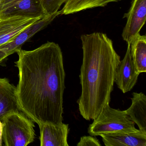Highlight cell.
<instances>
[{
  "label": "cell",
  "mask_w": 146,
  "mask_h": 146,
  "mask_svg": "<svg viewBox=\"0 0 146 146\" xmlns=\"http://www.w3.org/2000/svg\"><path fill=\"white\" fill-rule=\"evenodd\" d=\"M17 53L21 111L38 125L63 123L66 73L60 47L47 42L34 50L21 48Z\"/></svg>",
  "instance_id": "obj_1"
},
{
  "label": "cell",
  "mask_w": 146,
  "mask_h": 146,
  "mask_svg": "<svg viewBox=\"0 0 146 146\" xmlns=\"http://www.w3.org/2000/svg\"><path fill=\"white\" fill-rule=\"evenodd\" d=\"M81 40L83 60L79 78L82 93L77 102L82 117L87 120H94L110 103L120 57L106 34L83 35Z\"/></svg>",
  "instance_id": "obj_2"
},
{
  "label": "cell",
  "mask_w": 146,
  "mask_h": 146,
  "mask_svg": "<svg viewBox=\"0 0 146 146\" xmlns=\"http://www.w3.org/2000/svg\"><path fill=\"white\" fill-rule=\"evenodd\" d=\"M1 120L5 146H26L34 141L35 136L34 121L24 113H11Z\"/></svg>",
  "instance_id": "obj_3"
},
{
  "label": "cell",
  "mask_w": 146,
  "mask_h": 146,
  "mask_svg": "<svg viewBox=\"0 0 146 146\" xmlns=\"http://www.w3.org/2000/svg\"><path fill=\"white\" fill-rule=\"evenodd\" d=\"M108 103L88 128V133L96 137L102 134L135 129V123L127 113L110 107Z\"/></svg>",
  "instance_id": "obj_4"
},
{
  "label": "cell",
  "mask_w": 146,
  "mask_h": 146,
  "mask_svg": "<svg viewBox=\"0 0 146 146\" xmlns=\"http://www.w3.org/2000/svg\"><path fill=\"white\" fill-rule=\"evenodd\" d=\"M60 15V12L58 11L51 16L38 20L13 39L0 46V64L8 56L17 53L29 39L48 26Z\"/></svg>",
  "instance_id": "obj_5"
},
{
  "label": "cell",
  "mask_w": 146,
  "mask_h": 146,
  "mask_svg": "<svg viewBox=\"0 0 146 146\" xmlns=\"http://www.w3.org/2000/svg\"><path fill=\"white\" fill-rule=\"evenodd\" d=\"M123 18L127 22L122 34L123 40L130 43L144 25L146 19V0H133L127 13L124 14Z\"/></svg>",
  "instance_id": "obj_6"
},
{
  "label": "cell",
  "mask_w": 146,
  "mask_h": 146,
  "mask_svg": "<svg viewBox=\"0 0 146 146\" xmlns=\"http://www.w3.org/2000/svg\"><path fill=\"white\" fill-rule=\"evenodd\" d=\"M42 19L46 17L39 0H4L0 17Z\"/></svg>",
  "instance_id": "obj_7"
},
{
  "label": "cell",
  "mask_w": 146,
  "mask_h": 146,
  "mask_svg": "<svg viewBox=\"0 0 146 146\" xmlns=\"http://www.w3.org/2000/svg\"><path fill=\"white\" fill-rule=\"evenodd\" d=\"M126 53L120 60L115 75L114 83L124 94L130 91L137 82L139 73L132 62L130 52V43H127Z\"/></svg>",
  "instance_id": "obj_8"
},
{
  "label": "cell",
  "mask_w": 146,
  "mask_h": 146,
  "mask_svg": "<svg viewBox=\"0 0 146 146\" xmlns=\"http://www.w3.org/2000/svg\"><path fill=\"white\" fill-rule=\"evenodd\" d=\"M106 146H146V133L136 128L102 134Z\"/></svg>",
  "instance_id": "obj_9"
},
{
  "label": "cell",
  "mask_w": 146,
  "mask_h": 146,
  "mask_svg": "<svg viewBox=\"0 0 146 146\" xmlns=\"http://www.w3.org/2000/svg\"><path fill=\"white\" fill-rule=\"evenodd\" d=\"M42 19L24 17H0V46L13 39Z\"/></svg>",
  "instance_id": "obj_10"
},
{
  "label": "cell",
  "mask_w": 146,
  "mask_h": 146,
  "mask_svg": "<svg viewBox=\"0 0 146 146\" xmlns=\"http://www.w3.org/2000/svg\"><path fill=\"white\" fill-rule=\"evenodd\" d=\"M41 146H69V125L44 123L39 125Z\"/></svg>",
  "instance_id": "obj_11"
},
{
  "label": "cell",
  "mask_w": 146,
  "mask_h": 146,
  "mask_svg": "<svg viewBox=\"0 0 146 146\" xmlns=\"http://www.w3.org/2000/svg\"><path fill=\"white\" fill-rule=\"evenodd\" d=\"M20 111L17 87L7 78H0V120L9 113Z\"/></svg>",
  "instance_id": "obj_12"
},
{
  "label": "cell",
  "mask_w": 146,
  "mask_h": 146,
  "mask_svg": "<svg viewBox=\"0 0 146 146\" xmlns=\"http://www.w3.org/2000/svg\"><path fill=\"white\" fill-rule=\"evenodd\" d=\"M131 104L125 111L139 129L146 133V96L143 93L134 92Z\"/></svg>",
  "instance_id": "obj_13"
},
{
  "label": "cell",
  "mask_w": 146,
  "mask_h": 146,
  "mask_svg": "<svg viewBox=\"0 0 146 146\" xmlns=\"http://www.w3.org/2000/svg\"><path fill=\"white\" fill-rule=\"evenodd\" d=\"M130 52L132 62L137 72H146V36L137 35L130 43Z\"/></svg>",
  "instance_id": "obj_14"
},
{
  "label": "cell",
  "mask_w": 146,
  "mask_h": 146,
  "mask_svg": "<svg viewBox=\"0 0 146 146\" xmlns=\"http://www.w3.org/2000/svg\"><path fill=\"white\" fill-rule=\"evenodd\" d=\"M122 0H66L60 12V15H67L76 13L87 9L104 7L111 2Z\"/></svg>",
  "instance_id": "obj_15"
},
{
  "label": "cell",
  "mask_w": 146,
  "mask_h": 146,
  "mask_svg": "<svg viewBox=\"0 0 146 146\" xmlns=\"http://www.w3.org/2000/svg\"><path fill=\"white\" fill-rule=\"evenodd\" d=\"M46 17L57 12L66 0H39Z\"/></svg>",
  "instance_id": "obj_16"
},
{
  "label": "cell",
  "mask_w": 146,
  "mask_h": 146,
  "mask_svg": "<svg viewBox=\"0 0 146 146\" xmlns=\"http://www.w3.org/2000/svg\"><path fill=\"white\" fill-rule=\"evenodd\" d=\"M77 146H101L99 140L93 136H83L80 138Z\"/></svg>",
  "instance_id": "obj_17"
},
{
  "label": "cell",
  "mask_w": 146,
  "mask_h": 146,
  "mask_svg": "<svg viewBox=\"0 0 146 146\" xmlns=\"http://www.w3.org/2000/svg\"><path fill=\"white\" fill-rule=\"evenodd\" d=\"M2 125L0 120V146H2Z\"/></svg>",
  "instance_id": "obj_18"
},
{
  "label": "cell",
  "mask_w": 146,
  "mask_h": 146,
  "mask_svg": "<svg viewBox=\"0 0 146 146\" xmlns=\"http://www.w3.org/2000/svg\"><path fill=\"white\" fill-rule=\"evenodd\" d=\"M4 0H0V13L2 10V7H3V3H4Z\"/></svg>",
  "instance_id": "obj_19"
}]
</instances>
